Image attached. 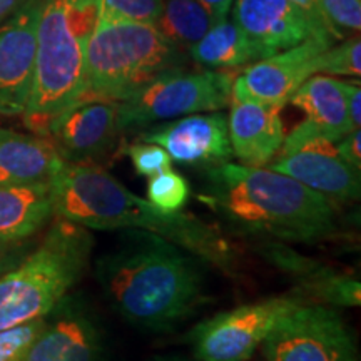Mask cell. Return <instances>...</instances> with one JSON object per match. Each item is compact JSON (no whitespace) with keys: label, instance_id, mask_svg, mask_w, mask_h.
<instances>
[{"label":"cell","instance_id":"obj_8","mask_svg":"<svg viewBox=\"0 0 361 361\" xmlns=\"http://www.w3.org/2000/svg\"><path fill=\"white\" fill-rule=\"evenodd\" d=\"M305 305L296 295L274 296L211 316L188 335L197 361H247L279 319Z\"/></svg>","mask_w":361,"mask_h":361},{"label":"cell","instance_id":"obj_32","mask_svg":"<svg viewBox=\"0 0 361 361\" xmlns=\"http://www.w3.org/2000/svg\"><path fill=\"white\" fill-rule=\"evenodd\" d=\"M345 94H346V111H348L351 128L360 129V124H361L360 80H356V82H345Z\"/></svg>","mask_w":361,"mask_h":361},{"label":"cell","instance_id":"obj_6","mask_svg":"<svg viewBox=\"0 0 361 361\" xmlns=\"http://www.w3.org/2000/svg\"><path fill=\"white\" fill-rule=\"evenodd\" d=\"M90 229L57 218L40 245L16 269L0 276V329L44 318L89 268Z\"/></svg>","mask_w":361,"mask_h":361},{"label":"cell","instance_id":"obj_3","mask_svg":"<svg viewBox=\"0 0 361 361\" xmlns=\"http://www.w3.org/2000/svg\"><path fill=\"white\" fill-rule=\"evenodd\" d=\"M234 233L281 243H318L336 233L331 200L269 168L233 164L206 169L197 196Z\"/></svg>","mask_w":361,"mask_h":361},{"label":"cell","instance_id":"obj_2","mask_svg":"<svg viewBox=\"0 0 361 361\" xmlns=\"http://www.w3.org/2000/svg\"><path fill=\"white\" fill-rule=\"evenodd\" d=\"M54 218L102 231H147L168 239L229 278L239 274V251L214 226L196 216L166 213L99 164L62 162L51 179Z\"/></svg>","mask_w":361,"mask_h":361},{"label":"cell","instance_id":"obj_33","mask_svg":"<svg viewBox=\"0 0 361 361\" xmlns=\"http://www.w3.org/2000/svg\"><path fill=\"white\" fill-rule=\"evenodd\" d=\"M202 7L206 8L207 12L211 13L214 22L223 20L226 17H229V12H231L233 0H197Z\"/></svg>","mask_w":361,"mask_h":361},{"label":"cell","instance_id":"obj_27","mask_svg":"<svg viewBox=\"0 0 361 361\" xmlns=\"http://www.w3.org/2000/svg\"><path fill=\"white\" fill-rule=\"evenodd\" d=\"M126 154L129 156L135 173L142 178H154L173 168V159L161 146L152 142H134L126 147Z\"/></svg>","mask_w":361,"mask_h":361},{"label":"cell","instance_id":"obj_15","mask_svg":"<svg viewBox=\"0 0 361 361\" xmlns=\"http://www.w3.org/2000/svg\"><path fill=\"white\" fill-rule=\"evenodd\" d=\"M102 328L80 296L67 295L45 316L27 361H104Z\"/></svg>","mask_w":361,"mask_h":361},{"label":"cell","instance_id":"obj_12","mask_svg":"<svg viewBox=\"0 0 361 361\" xmlns=\"http://www.w3.org/2000/svg\"><path fill=\"white\" fill-rule=\"evenodd\" d=\"M139 141L157 144L173 162L194 168H214L233 157L228 116L219 111L197 112L151 126Z\"/></svg>","mask_w":361,"mask_h":361},{"label":"cell","instance_id":"obj_19","mask_svg":"<svg viewBox=\"0 0 361 361\" xmlns=\"http://www.w3.org/2000/svg\"><path fill=\"white\" fill-rule=\"evenodd\" d=\"M62 162L47 135L0 128V186L51 183Z\"/></svg>","mask_w":361,"mask_h":361},{"label":"cell","instance_id":"obj_24","mask_svg":"<svg viewBox=\"0 0 361 361\" xmlns=\"http://www.w3.org/2000/svg\"><path fill=\"white\" fill-rule=\"evenodd\" d=\"M191 197V186L173 168L154 176L147 183V201L166 213H179Z\"/></svg>","mask_w":361,"mask_h":361},{"label":"cell","instance_id":"obj_16","mask_svg":"<svg viewBox=\"0 0 361 361\" xmlns=\"http://www.w3.org/2000/svg\"><path fill=\"white\" fill-rule=\"evenodd\" d=\"M119 134L116 102L80 101L54 121L49 137L66 162L96 164L114 147Z\"/></svg>","mask_w":361,"mask_h":361},{"label":"cell","instance_id":"obj_21","mask_svg":"<svg viewBox=\"0 0 361 361\" xmlns=\"http://www.w3.org/2000/svg\"><path fill=\"white\" fill-rule=\"evenodd\" d=\"M52 218L51 183L0 186V246L34 236Z\"/></svg>","mask_w":361,"mask_h":361},{"label":"cell","instance_id":"obj_9","mask_svg":"<svg viewBox=\"0 0 361 361\" xmlns=\"http://www.w3.org/2000/svg\"><path fill=\"white\" fill-rule=\"evenodd\" d=\"M261 346L266 361H358L353 333L326 305H300L279 319Z\"/></svg>","mask_w":361,"mask_h":361},{"label":"cell","instance_id":"obj_22","mask_svg":"<svg viewBox=\"0 0 361 361\" xmlns=\"http://www.w3.org/2000/svg\"><path fill=\"white\" fill-rule=\"evenodd\" d=\"M188 52L197 66L209 71H233L261 61L255 44L228 17L214 22Z\"/></svg>","mask_w":361,"mask_h":361},{"label":"cell","instance_id":"obj_31","mask_svg":"<svg viewBox=\"0 0 361 361\" xmlns=\"http://www.w3.org/2000/svg\"><path fill=\"white\" fill-rule=\"evenodd\" d=\"M336 151L351 168L361 171V133L360 129L351 130L350 134L343 135L340 141H336Z\"/></svg>","mask_w":361,"mask_h":361},{"label":"cell","instance_id":"obj_34","mask_svg":"<svg viewBox=\"0 0 361 361\" xmlns=\"http://www.w3.org/2000/svg\"><path fill=\"white\" fill-rule=\"evenodd\" d=\"M25 2L27 0H0V24L13 16Z\"/></svg>","mask_w":361,"mask_h":361},{"label":"cell","instance_id":"obj_17","mask_svg":"<svg viewBox=\"0 0 361 361\" xmlns=\"http://www.w3.org/2000/svg\"><path fill=\"white\" fill-rule=\"evenodd\" d=\"M229 13L261 59L314 37L308 19L291 0H233Z\"/></svg>","mask_w":361,"mask_h":361},{"label":"cell","instance_id":"obj_13","mask_svg":"<svg viewBox=\"0 0 361 361\" xmlns=\"http://www.w3.org/2000/svg\"><path fill=\"white\" fill-rule=\"evenodd\" d=\"M256 251L266 263L291 279L296 296L305 303L333 308H358L361 305V283L353 274L343 273L273 239H259Z\"/></svg>","mask_w":361,"mask_h":361},{"label":"cell","instance_id":"obj_25","mask_svg":"<svg viewBox=\"0 0 361 361\" xmlns=\"http://www.w3.org/2000/svg\"><path fill=\"white\" fill-rule=\"evenodd\" d=\"M316 74L341 75L360 79L361 75V42L360 37L343 40L341 44L328 47L319 54L316 62Z\"/></svg>","mask_w":361,"mask_h":361},{"label":"cell","instance_id":"obj_7","mask_svg":"<svg viewBox=\"0 0 361 361\" xmlns=\"http://www.w3.org/2000/svg\"><path fill=\"white\" fill-rule=\"evenodd\" d=\"M233 82L229 71H166L117 102V128L126 133L197 112L223 111L231 102Z\"/></svg>","mask_w":361,"mask_h":361},{"label":"cell","instance_id":"obj_20","mask_svg":"<svg viewBox=\"0 0 361 361\" xmlns=\"http://www.w3.org/2000/svg\"><path fill=\"white\" fill-rule=\"evenodd\" d=\"M290 104L305 114L301 121L305 128L329 141H340L343 135L355 130L346 111L345 80L324 74L311 75L295 90Z\"/></svg>","mask_w":361,"mask_h":361},{"label":"cell","instance_id":"obj_29","mask_svg":"<svg viewBox=\"0 0 361 361\" xmlns=\"http://www.w3.org/2000/svg\"><path fill=\"white\" fill-rule=\"evenodd\" d=\"M328 24L343 39L361 29V0H319Z\"/></svg>","mask_w":361,"mask_h":361},{"label":"cell","instance_id":"obj_28","mask_svg":"<svg viewBox=\"0 0 361 361\" xmlns=\"http://www.w3.org/2000/svg\"><path fill=\"white\" fill-rule=\"evenodd\" d=\"M101 12L117 19L156 24L162 12V0H101Z\"/></svg>","mask_w":361,"mask_h":361},{"label":"cell","instance_id":"obj_30","mask_svg":"<svg viewBox=\"0 0 361 361\" xmlns=\"http://www.w3.org/2000/svg\"><path fill=\"white\" fill-rule=\"evenodd\" d=\"M295 6L303 12V16L308 19L311 29H313V35L318 39L328 40V42L335 44L336 40H341L340 35H338L333 27L328 24L326 17L322 11V6H319V0H291Z\"/></svg>","mask_w":361,"mask_h":361},{"label":"cell","instance_id":"obj_1","mask_svg":"<svg viewBox=\"0 0 361 361\" xmlns=\"http://www.w3.org/2000/svg\"><path fill=\"white\" fill-rule=\"evenodd\" d=\"M202 261L147 231L123 229L96 263V279L111 308L144 331H171L206 301Z\"/></svg>","mask_w":361,"mask_h":361},{"label":"cell","instance_id":"obj_36","mask_svg":"<svg viewBox=\"0 0 361 361\" xmlns=\"http://www.w3.org/2000/svg\"><path fill=\"white\" fill-rule=\"evenodd\" d=\"M0 264H2V256H0Z\"/></svg>","mask_w":361,"mask_h":361},{"label":"cell","instance_id":"obj_23","mask_svg":"<svg viewBox=\"0 0 361 361\" xmlns=\"http://www.w3.org/2000/svg\"><path fill=\"white\" fill-rule=\"evenodd\" d=\"M214 19L197 0H162L156 27L180 51H189L204 35Z\"/></svg>","mask_w":361,"mask_h":361},{"label":"cell","instance_id":"obj_5","mask_svg":"<svg viewBox=\"0 0 361 361\" xmlns=\"http://www.w3.org/2000/svg\"><path fill=\"white\" fill-rule=\"evenodd\" d=\"M186 54L154 24L99 13L85 54L79 101L121 102L162 72L180 67Z\"/></svg>","mask_w":361,"mask_h":361},{"label":"cell","instance_id":"obj_11","mask_svg":"<svg viewBox=\"0 0 361 361\" xmlns=\"http://www.w3.org/2000/svg\"><path fill=\"white\" fill-rule=\"evenodd\" d=\"M331 45L328 40L308 37L295 47L261 59L234 75L231 97L284 107L295 90L316 74L319 54Z\"/></svg>","mask_w":361,"mask_h":361},{"label":"cell","instance_id":"obj_4","mask_svg":"<svg viewBox=\"0 0 361 361\" xmlns=\"http://www.w3.org/2000/svg\"><path fill=\"white\" fill-rule=\"evenodd\" d=\"M101 0H42L37 22L34 82L24 111L30 133L47 135L54 121L79 101L85 54Z\"/></svg>","mask_w":361,"mask_h":361},{"label":"cell","instance_id":"obj_18","mask_svg":"<svg viewBox=\"0 0 361 361\" xmlns=\"http://www.w3.org/2000/svg\"><path fill=\"white\" fill-rule=\"evenodd\" d=\"M228 130L233 156L241 164L266 168L284 141L283 107L256 101L229 102Z\"/></svg>","mask_w":361,"mask_h":361},{"label":"cell","instance_id":"obj_14","mask_svg":"<svg viewBox=\"0 0 361 361\" xmlns=\"http://www.w3.org/2000/svg\"><path fill=\"white\" fill-rule=\"evenodd\" d=\"M42 0H27L0 24V117L24 114L34 82Z\"/></svg>","mask_w":361,"mask_h":361},{"label":"cell","instance_id":"obj_35","mask_svg":"<svg viewBox=\"0 0 361 361\" xmlns=\"http://www.w3.org/2000/svg\"><path fill=\"white\" fill-rule=\"evenodd\" d=\"M151 361H197V360L186 358V356H179V355H164V356H156V358Z\"/></svg>","mask_w":361,"mask_h":361},{"label":"cell","instance_id":"obj_26","mask_svg":"<svg viewBox=\"0 0 361 361\" xmlns=\"http://www.w3.org/2000/svg\"><path fill=\"white\" fill-rule=\"evenodd\" d=\"M44 318L0 329V361H27L29 351L42 331Z\"/></svg>","mask_w":361,"mask_h":361},{"label":"cell","instance_id":"obj_10","mask_svg":"<svg viewBox=\"0 0 361 361\" xmlns=\"http://www.w3.org/2000/svg\"><path fill=\"white\" fill-rule=\"evenodd\" d=\"M266 168L300 180L333 202L358 201L361 196V171L343 159L335 142L301 123L284 135L281 149Z\"/></svg>","mask_w":361,"mask_h":361}]
</instances>
